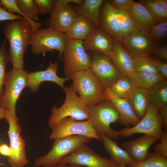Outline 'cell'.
<instances>
[{"instance_id": "6da1fadb", "label": "cell", "mask_w": 167, "mask_h": 167, "mask_svg": "<svg viewBox=\"0 0 167 167\" xmlns=\"http://www.w3.org/2000/svg\"><path fill=\"white\" fill-rule=\"evenodd\" d=\"M3 32L9 43L8 55L13 68L24 70V55L32 34L30 23L25 18L12 20L6 23Z\"/></svg>"}, {"instance_id": "7a4b0ae2", "label": "cell", "mask_w": 167, "mask_h": 167, "mask_svg": "<svg viewBox=\"0 0 167 167\" xmlns=\"http://www.w3.org/2000/svg\"><path fill=\"white\" fill-rule=\"evenodd\" d=\"M66 94L65 101L60 107L53 106L52 114L48 122L51 129L62 119L68 117L75 120H88L89 118L88 107L73 90L72 85L65 86L63 89Z\"/></svg>"}, {"instance_id": "3957f363", "label": "cell", "mask_w": 167, "mask_h": 167, "mask_svg": "<svg viewBox=\"0 0 167 167\" xmlns=\"http://www.w3.org/2000/svg\"><path fill=\"white\" fill-rule=\"evenodd\" d=\"M91 139L81 135H73L54 139L50 151L46 154L36 157L33 162L35 167H54L61 160L71 154Z\"/></svg>"}, {"instance_id": "277c9868", "label": "cell", "mask_w": 167, "mask_h": 167, "mask_svg": "<svg viewBox=\"0 0 167 167\" xmlns=\"http://www.w3.org/2000/svg\"><path fill=\"white\" fill-rule=\"evenodd\" d=\"M70 79L73 90L88 107L106 100L105 89L89 69L76 72Z\"/></svg>"}, {"instance_id": "5b68a950", "label": "cell", "mask_w": 167, "mask_h": 167, "mask_svg": "<svg viewBox=\"0 0 167 167\" xmlns=\"http://www.w3.org/2000/svg\"><path fill=\"white\" fill-rule=\"evenodd\" d=\"M89 118L92 126L97 132L102 133L116 140L120 137L118 131L110 127L112 123L118 121L120 115L113 104L109 100L101 101L96 105L88 107Z\"/></svg>"}, {"instance_id": "8992f818", "label": "cell", "mask_w": 167, "mask_h": 167, "mask_svg": "<svg viewBox=\"0 0 167 167\" xmlns=\"http://www.w3.org/2000/svg\"><path fill=\"white\" fill-rule=\"evenodd\" d=\"M28 74L24 69L13 68L7 72L4 84V93L0 97V106L9 111L18 123L16 104L22 91L27 87Z\"/></svg>"}, {"instance_id": "52a82bcc", "label": "cell", "mask_w": 167, "mask_h": 167, "mask_svg": "<svg viewBox=\"0 0 167 167\" xmlns=\"http://www.w3.org/2000/svg\"><path fill=\"white\" fill-rule=\"evenodd\" d=\"M83 41L67 39L62 56L66 77L71 79L74 73L90 68L91 58L84 49Z\"/></svg>"}, {"instance_id": "ba28073f", "label": "cell", "mask_w": 167, "mask_h": 167, "mask_svg": "<svg viewBox=\"0 0 167 167\" xmlns=\"http://www.w3.org/2000/svg\"><path fill=\"white\" fill-rule=\"evenodd\" d=\"M67 40L65 34L49 27L39 28L32 33L30 45L32 53L35 55L57 50L59 51L58 58L61 60Z\"/></svg>"}, {"instance_id": "9c48e42d", "label": "cell", "mask_w": 167, "mask_h": 167, "mask_svg": "<svg viewBox=\"0 0 167 167\" xmlns=\"http://www.w3.org/2000/svg\"><path fill=\"white\" fill-rule=\"evenodd\" d=\"M162 126L158 108L151 102L145 116L136 125L132 127H126L118 132L122 137H129L134 134L142 133L160 140Z\"/></svg>"}, {"instance_id": "30bf717a", "label": "cell", "mask_w": 167, "mask_h": 167, "mask_svg": "<svg viewBox=\"0 0 167 167\" xmlns=\"http://www.w3.org/2000/svg\"><path fill=\"white\" fill-rule=\"evenodd\" d=\"M5 119L9 124L8 134L11 151V155L7 157L8 163L11 167H23L29 161L26 154V143L20 136L21 127L8 110Z\"/></svg>"}, {"instance_id": "8fae6325", "label": "cell", "mask_w": 167, "mask_h": 167, "mask_svg": "<svg viewBox=\"0 0 167 167\" xmlns=\"http://www.w3.org/2000/svg\"><path fill=\"white\" fill-rule=\"evenodd\" d=\"M89 70L105 89L112 87L122 75L109 58L96 52H93Z\"/></svg>"}, {"instance_id": "7c38bea8", "label": "cell", "mask_w": 167, "mask_h": 167, "mask_svg": "<svg viewBox=\"0 0 167 167\" xmlns=\"http://www.w3.org/2000/svg\"><path fill=\"white\" fill-rule=\"evenodd\" d=\"M49 138L51 140L73 135H81L94 138L102 142L90 120L77 121L69 117L62 119L51 129Z\"/></svg>"}, {"instance_id": "4fadbf2b", "label": "cell", "mask_w": 167, "mask_h": 167, "mask_svg": "<svg viewBox=\"0 0 167 167\" xmlns=\"http://www.w3.org/2000/svg\"><path fill=\"white\" fill-rule=\"evenodd\" d=\"M60 163L84 165L86 167H116L117 165L110 159L98 155L85 144L63 158Z\"/></svg>"}, {"instance_id": "5bb4252c", "label": "cell", "mask_w": 167, "mask_h": 167, "mask_svg": "<svg viewBox=\"0 0 167 167\" xmlns=\"http://www.w3.org/2000/svg\"><path fill=\"white\" fill-rule=\"evenodd\" d=\"M77 14L69 3H61L57 0L55 9L47 21L49 28L65 34Z\"/></svg>"}, {"instance_id": "9a60e30c", "label": "cell", "mask_w": 167, "mask_h": 167, "mask_svg": "<svg viewBox=\"0 0 167 167\" xmlns=\"http://www.w3.org/2000/svg\"><path fill=\"white\" fill-rule=\"evenodd\" d=\"M121 43L123 47L132 56L150 55L155 44L147 33L135 26L132 33L124 39Z\"/></svg>"}, {"instance_id": "2e32d148", "label": "cell", "mask_w": 167, "mask_h": 167, "mask_svg": "<svg viewBox=\"0 0 167 167\" xmlns=\"http://www.w3.org/2000/svg\"><path fill=\"white\" fill-rule=\"evenodd\" d=\"M59 62H53L50 61L49 66L44 71L30 72L28 73L27 77V87L30 88L32 93L36 92L41 83L44 81L54 82L63 89L64 82L70 78H61L57 75Z\"/></svg>"}, {"instance_id": "e0dca14e", "label": "cell", "mask_w": 167, "mask_h": 167, "mask_svg": "<svg viewBox=\"0 0 167 167\" xmlns=\"http://www.w3.org/2000/svg\"><path fill=\"white\" fill-rule=\"evenodd\" d=\"M114 40L99 28H96L83 41L85 51L99 53L110 58Z\"/></svg>"}, {"instance_id": "ac0fdd59", "label": "cell", "mask_w": 167, "mask_h": 167, "mask_svg": "<svg viewBox=\"0 0 167 167\" xmlns=\"http://www.w3.org/2000/svg\"><path fill=\"white\" fill-rule=\"evenodd\" d=\"M100 28L121 44L123 38L119 30L115 9L108 0L104 1L100 12Z\"/></svg>"}, {"instance_id": "d6986e66", "label": "cell", "mask_w": 167, "mask_h": 167, "mask_svg": "<svg viewBox=\"0 0 167 167\" xmlns=\"http://www.w3.org/2000/svg\"><path fill=\"white\" fill-rule=\"evenodd\" d=\"M158 140L156 138L145 135L142 137L125 142L122 145L135 162H141L146 159L150 148Z\"/></svg>"}, {"instance_id": "ffe728a7", "label": "cell", "mask_w": 167, "mask_h": 167, "mask_svg": "<svg viewBox=\"0 0 167 167\" xmlns=\"http://www.w3.org/2000/svg\"><path fill=\"white\" fill-rule=\"evenodd\" d=\"M127 12L134 26L147 33L157 24L147 9L139 2L134 1Z\"/></svg>"}, {"instance_id": "44dd1931", "label": "cell", "mask_w": 167, "mask_h": 167, "mask_svg": "<svg viewBox=\"0 0 167 167\" xmlns=\"http://www.w3.org/2000/svg\"><path fill=\"white\" fill-rule=\"evenodd\" d=\"M106 100L113 105L120 115L118 121L121 125L129 127L130 125L134 126L140 121L135 116L127 99L114 96L105 92Z\"/></svg>"}, {"instance_id": "7402d4cb", "label": "cell", "mask_w": 167, "mask_h": 167, "mask_svg": "<svg viewBox=\"0 0 167 167\" xmlns=\"http://www.w3.org/2000/svg\"><path fill=\"white\" fill-rule=\"evenodd\" d=\"M136 117L140 120L145 116L151 102L150 91L134 87L127 98Z\"/></svg>"}, {"instance_id": "603a6c76", "label": "cell", "mask_w": 167, "mask_h": 167, "mask_svg": "<svg viewBox=\"0 0 167 167\" xmlns=\"http://www.w3.org/2000/svg\"><path fill=\"white\" fill-rule=\"evenodd\" d=\"M97 134L102 141L104 148L109 154L110 159L117 165L129 166L135 162L125 150L119 146L116 141L102 133L97 132Z\"/></svg>"}, {"instance_id": "cb8c5ba5", "label": "cell", "mask_w": 167, "mask_h": 167, "mask_svg": "<svg viewBox=\"0 0 167 167\" xmlns=\"http://www.w3.org/2000/svg\"><path fill=\"white\" fill-rule=\"evenodd\" d=\"M110 59L122 75L128 77L134 72L132 56L120 43L115 40Z\"/></svg>"}, {"instance_id": "d4e9b609", "label": "cell", "mask_w": 167, "mask_h": 167, "mask_svg": "<svg viewBox=\"0 0 167 167\" xmlns=\"http://www.w3.org/2000/svg\"><path fill=\"white\" fill-rule=\"evenodd\" d=\"M96 28L87 18L78 14L65 34L67 39L84 41Z\"/></svg>"}, {"instance_id": "484cf974", "label": "cell", "mask_w": 167, "mask_h": 167, "mask_svg": "<svg viewBox=\"0 0 167 167\" xmlns=\"http://www.w3.org/2000/svg\"><path fill=\"white\" fill-rule=\"evenodd\" d=\"M103 0H84L81 6L75 4L71 5L78 14L85 17L97 28H100V12Z\"/></svg>"}, {"instance_id": "4316f807", "label": "cell", "mask_w": 167, "mask_h": 167, "mask_svg": "<svg viewBox=\"0 0 167 167\" xmlns=\"http://www.w3.org/2000/svg\"><path fill=\"white\" fill-rule=\"evenodd\" d=\"M128 77L134 87L143 88L149 91L156 83L166 80L160 73L154 74L147 72H134Z\"/></svg>"}, {"instance_id": "83f0119b", "label": "cell", "mask_w": 167, "mask_h": 167, "mask_svg": "<svg viewBox=\"0 0 167 167\" xmlns=\"http://www.w3.org/2000/svg\"><path fill=\"white\" fill-rule=\"evenodd\" d=\"M17 5L24 14L25 18L30 23L32 33L42 26V23L35 21L39 20L40 14L37 6L33 0H16Z\"/></svg>"}, {"instance_id": "f1b7e54d", "label": "cell", "mask_w": 167, "mask_h": 167, "mask_svg": "<svg viewBox=\"0 0 167 167\" xmlns=\"http://www.w3.org/2000/svg\"><path fill=\"white\" fill-rule=\"evenodd\" d=\"M133 85L128 78L122 75L121 77L109 89H105V92L119 98L127 99Z\"/></svg>"}, {"instance_id": "f546056e", "label": "cell", "mask_w": 167, "mask_h": 167, "mask_svg": "<svg viewBox=\"0 0 167 167\" xmlns=\"http://www.w3.org/2000/svg\"><path fill=\"white\" fill-rule=\"evenodd\" d=\"M151 102L158 108L167 105V81L155 84L150 91Z\"/></svg>"}, {"instance_id": "4dcf8cb0", "label": "cell", "mask_w": 167, "mask_h": 167, "mask_svg": "<svg viewBox=\"0 0 167 167\" xmlns=\"http://www.w3.org/2000/svg\"><path fill=\"white\" fill-rule=\"evenodd\" d=\"M132 57L134 72H147L154 74L160 73L152 58L149 56L140 55L132 56Z\"/></svg>"}, {"instance_id": "1f68e13d", "label": "cell", "mask_w": 167, "mask_h": 167, "mask_svg": "<svg viewBox=\"0 0 167 167\" xmlns=\"http://www.w3.org/2000/svg\"><path fill=\"white\" fill-rule=\"evenodd\" d=\"M139 3L148 10L156 23L167 21V7L154 0H140Z\"/></svg>"}, {"instance_id": "d6a6232c", "label": "cell", "mask_w": 167, "mask_h": 167, "mask_svg": "<svg viewBox=\"0 0 167 167\" xmlns=\"http://www.w3.org/2000/svg\"><path fill=\"white\" fill-rule=\"evenodd\" d=\"M115 9L119 28L124 39L132 33L135 26L127 11Z\"/></svg>"}, {"instance_id": "836d02e7", "label": "cell", "mask_w": 167, "mask_h": 167, "mask_svg": "<svg viewBox=\"0 0 167 167\" xmlns=\"http://www.w3.org/2000/svg\"><path fill=\"white\" fill-rule=\"evenodd\" d=\"M129 167H167V158L154 152L148 153L144 161H135Z\"/></svg>"}, {"instance_id": "e575fe53", "label": "cell", "mask_w": 167, "mask_h": 167, "mask_svg": "<svg viewBox=\"0 0 167 167\" xmlns=\"http://www.w3.org/2000/svg\"><path fill=\"white\" fill-rule=\"evenodd\" d=\"M7 41V39H4L0 47V97L4 93L3 87L7 73L6 68L7 63L9 61L6 47Z\"/></svg>"}, {"instance_id": "d590c367", "label": "cell", "mask_w": 167, "mask_h": 167, "mask_svg": "<svg viewBox=\"0 0 167 167\" xmlns=\"http://www.w3.org/2000/svg\"><path fill=\"white\" fill-rule=\"evenodd\" d=\"M147 34L154 43L163 41L167 38V21L154 25Z\"/></svg>"}, {"instance_id": "8d00e7d4", "label": "cell", "mask_w": 167, "mask_h": 167, "mask_svg": "<svg viewBox=\"0 0 167 167\" xmlns=\"http://www.w3.org/2000/svg\"><path fill=\"white\" fill-rule=\"evenodd\" d=\"M39 13L44 15L46 13L51 14L55 8L57 0H34Z\"/></svg>"}, {"instance_id": "74e56055", "label": "cell", "mask_w": 167, "mask_h": 167, "mask_svg": "<svg viewBox=\"0 0 167 167\" xmlns=\"http://www.w3.org/2000/svg\"><path fill=\"white\" fill-rule=\"evenodd\" d=\"M167 131L162 130L161 142L157 144L153 150L163 156L167 158Z\"/></svg>"}, {"instance_id": "f35d334b", "label": "cell", "mask_w": 167, "mask_h": 167, "mask_svg": "<svg viewBox=\"0 0 167 167\" xmlns=\"http://www.w3.org/2000/svg\"><path fill=\"white\" fill-rule=\"evenodd\" d=\"M0 5L11 14L18 13L25 18V16L17 3L16 0H0Z\"/></svg>"}, {"instance_id": "ab89813d", "label": "cell", "mask_w": 167, "mask_h": 167, "mask_svg": "<svg viewBox=\"0 0 167 167\" xmlns=\"http://www.w3.org/2000/svg\"><path fill=\"white\" fill-rule=\"evenodd\" d=\"M165 62H167V45L166 44L155 43L152 53Z\"/></svg>"}, {"instance_id": "60d3db41", "label": "cell", "mask_w": 167, "mask_h": 167, "mask_svg": "<svg viewBox=\"0 0 167 167\" xmlns=\"http://www.w3.org/2000/svg\"><path fill=\"white\" fill-rule=\"evenodd\" d=\"M110 4L114 8L127 11L133 0H108Z\"/></svg>"}, {"instance_id": "b9f144b4", "label": "cell", "mask_w": 167, "mask_h": 167, "mask_svg": "<svg viewBox=\"0 0 167 167\" xmlns=\"http://www.w3.org/2000/svg\"><path fill=\"white\" fill-rule=\"evenodd\" d=\"M24 18L20 15L10 13L0 5V21L5 20L11 21L17 19L23 20Z\"/></svg>"}, {"instance_id": "7bdbcfd3", "label": "cell", "mask_w": 167, "mask_h": 167, "mask_svg": "<svg viewBox=\"0 0 167 167\" xmlns=\"http://www.w3.org/2000/svg\"><path fill=\"white\" fill-rule=\"evenodd\" d=\"M154 63L159 72L166 79H167V62L156 58H152Z\"/></svg>"}, {"instance_id": "ee69618b", "label": "cell", "mask_w": 167, "mask_h": 167, "mask_svg": "<svg viewBox=\"0 0 167 167\" xmlns=\"http://www.w3.org/2000/svg\"><path fill=\"white\" fill-rule=\"evenodd\" d=\"M158 111L162 121L163 126L167 131V105L159 108Z\"/></svg>"}, {"instance_id": "f6af8a7d", "label": "cell", "mask_w": 167, "mask_h": 167, "mask_svg": "<svg viewBox=\"0 0 167 167\" xmlns=\"http://www.w3.org/2000/svg\"><path fill=\"white\" fill-rule=\"evenodd\" d=\"M0 153L2 155L10 156L11 155V151L10 147L5 143H3L0 147Z\"/></svg>"}, {"instance_id": "bcb514c9", "label": "cell", "mask_w": 167, "mask_h": 167, "mask_svg": "<svg viewBox=\"0 0 167 167\" xmlns=\"http://www.w3.org/2000/svg\"><path fill=\"white\" fill-rule=\"evenodd\" d=\"M58 1L61 3L65 4H69L72 2L79 6L83 5L84 0H58Z\"/></svg>"}, {"instance_id": "7dc6e473", "label": "cell", "mask_w": 167, "mask_h": 167, "mask_svg": "<svg viewBox=\"0 0 167 167\" xmlns=\"http://www.w3.org/2000/svg\"><path fill=\"white\" fill-rule=\"evenodd\" d=\"M6 115V110L0 106V119H5Z\"/></svg>"}, {"instance_id": "c3c4849f", "label": "cell", "mask_w": 167, "mask_h": 167, "mask_svg": "<svg viewBox=\"0 0 167 167\" xmlns=\"http://www.w3.org/2000/svg\"><path fill=\"white\" fill-rule=\"evenodd\" d=\"M155 2L167 7V0H154Z\"/></svg>"}, {"instance_id": "681fc988", "label": "cell", "mask_w": 167, "mask_h": 167, "mask_svg": "<svg viewBox=\"0 0 167 167\" xmlns=\"http://www.w3.org/2000/svg\"><path fill=\"white\" fill-rule=\"evenodd\" d=\"M65 167H84L82 166L76 165H66Z\"/></svg>"}, {"instance_id": "f907efd6", "label": "cell", "mask_w": 167, "mask_h": 167, "mask_svg": "<svg viewBox=\"0 0 167 167\" xmlns=\"http://www.w3.org/2000/svg\"><path fill=\"white\" fill-rule=\"evenodd\" d=\"M66 165L60 163L59 164L54 167H65Z\"/></svg>"}, {"instance_id": "816d5d0a", "label": "cell", "mask_w": 167, "mask_h": 167, "mask_svg": "<svg viewBox=\"0 0 167 167\" xmlns=\"http://www.w3.org/2000/svg\"><path fill=\"white\" fill-rule=\"evenodd\" d=\"M6 165L4 163H1L0 162V166H5Z\"/></svg>"}, {"instance_id": "f5cc1de1", "label": "cell", "mask_w": 167, "mask_h": 167, "mask_svg": "<svg viewBox=\"0 0 167 167\" xmlns=\"http://www.w3.org/2000/svg\"><path fill=\"white\" fill-rule=\"evenodd\" d=\"M116 167H126L125 166H120L118 165H117Z\"/></svg>"}, {"instance_id": "db71d44e", "label": "cell", "mask_w": 167, "mask_h": 167, "mask_svg": "<svg viewBox=\"0 0 167 167\" xmlns=\"http://www.w3.org/2000/svg\"><path fill=\"white\" fill-rule=\"evenodd\" d=\"M0 167H2V166H0Z\"/></svg>"}, {"instance_id": "11a10c76", "label": "cell", "mask_w": 167, "mask_h": 167, "mask_svg": "<svg viewBox=\"0 0 167 167\" xmlns=\"http://www.w3.org/2000/svg\"><path fill=\"white\" fill-rule=\"evenodd\" d=\"M0 146H1V145H0Z\"/></svg>"}]
</instances>
